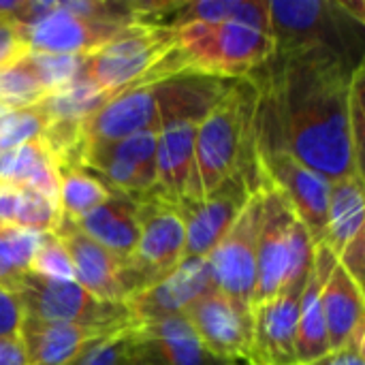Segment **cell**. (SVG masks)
<instances>
[{
  "label": "cell",
  "mask_w": 365,
  "mask_h": 365,
  "mask_svg": "<svg viewBox=\"0 0 365 365\" xmlns=\"http://www.w3.org/2000/svg\"><path fill=\"white\" fill-rule=\"evenodd\" d=\"M24 317L45 323H71L98 331H122L137 325L126 304L103 302L77 282L47 280L34 274L19 276L13 284Z\"/></svg>",
  "instance_id": "7"
},
{
  "label": "cell",
  "mask_w": 365,
  "mask_h": 365,
  "mask_svg": "<svg viewBox=\"0 0 365 365\" xmlns=\"http://www.w3.org/2000/svg\"><path fill=\"white\" fill-rule=\"evenodd\" d=\"M145 130H160L152 86L128 88L111 96L81 124L86 145L113 143Z\"/></svg>",
  "instance_id": "18"
},
{
  "label": "cell",
  "mask_w": 365,
  "mask_h": 365,
  "mask_svg": "<svg viewBox=\"0 0 365 365\" xmlns=\"http://www.w3.org/2000/svg\"><path fill=\"white\" fill-rule=\"evenodd\" d=\"M261 178L274 184L289 201L297 220L306 227L312 244L325 242L329 182L280 148H257Z\"/></svg>",
  "instance_id": "11"
},
{
  "label": "cell",
  "mask_w": 365,
  "mask_h": 365,
  "mask_svg": "<svg viewBox=\"0 0 365 365\" xmlns=\"http://www.w3.org/2000/svg\"><path fill=\"white\" fill-rule=\"evenodd\" d=\"M13 158H15L13 150H0V182H9L11 180Z\"/></svg>",
  "instance_id": "41"
},
{
  "label": "cell",
  "mask_w": 365,
  "mask_h": 365,
  "mask_svg": "<svg viewBox=\"0 0 365 365\" xmlns=\"http://www.w3.org/2000/svg\"><path fill=\"white\" fill-rule=\"evenodd\" d=\"M56 180H58V203L60 214L73 220L98 207L113 190L105 186L92 171L81 165H68L53 160Z\"/></svg>",
  "instance_id": "26"
},
{
  "label": "cell",
  "mask_w": 365,
  "mask_h": 365,
  "mask_svg": "<svg viewBox=\"0 0 365 365\" xmlns=\"http://www.w3.org/2000/svg\"><path fill=\"white\" fill-rule=\"evenodd\" d=\"M30 274L47 278V280H62V282H77L75 269L68 259V252L60 244V240L53 235V231L43 233L38 248L30 261Z\"/></svg>",
  "instance_id": "32"
},
{
  "label": "cell",
  "mask_w": 365,
  "mask_h": 365,
  "mask_svg": "<svg viewBox=\"0 0 365 365\" xmlns=\"http://www.w3.org/2000/svg\"><path fill=\"white\" fill-rule=\"evenodd\" d=\"M130 344L156 365H227L212 355L184 314H167L137 323Z\"/></svg>",
  "instance_id": "17"
},
{
  "label": "cell",
  "mask_w": 365,
  "mask_h": 365,
  "mask_svg": "<svg viewBox=\"0 0 365 365\" xmlns=\"http://www.w3.org/2000/svg\"><path fill=\"white\" fill-rule=\"evenodd\" d=\"M75 225L109 252L130 259L139 244L137 203L133 195L113 190L98 207L83 214Z\"/></svg>",
  "instance_id": "22"
},
{
  "label": "cell",
  "mask_w": 365,
  "mask_h": 365,
  "mask_svg": "<svg viewBox=\"0 0 365 365\" xmlns=\"http://www.w3.org/2000/svg\"><path fill=\"white\" fill-rule=\"evenodd\" d=\"M47 118L38 105L13 109L0 124V150H15L24 143L36 141L45 135Z\"/></svg>",
  "instance_id": "31"
},
{
  "label": "cell",
  "mask_w": 365,
  "mask_h": 365,
  "mask_svg": "<svg viewBox=\"0 0 365 365\" xmlns=\"http://www.w3.org/2000/svg\"><path fill=\"white\" fill-rule=\"evenodd\" d=\"M6 113H9V109H4V107H0V124H2V120L6 118Z\"/></svg>",
  "instance_id": "43"
},
{
  "label": "cell",
  "mask_w": 365,
  "mask_h": 365,
  "mask_svg": "<svg viewBox=\"0 0 365 365\" xmlns=\"http://www.w3.org/2000/svg\"><path fill=\"white\" fill-rule=\"evenodd\" d=\"M103 336L109 334L83 325L45 323L24 317L19 342L28 365H71L90 342Z\"/></svg>",
  "instance_id": "21"
},
{
  "label": "cell",
  "mask_w": 365,
  "mask_h": 365,
  "mask_svg": "<svg viewBox=\"0 0 365 365\" xmlns=\"http://www.w3.org/2000/svg\"><path fill=\"white\" fill-rule=\"evenodd\" d=\"M86 56L68 53H28V62L47 92H56L81 77Z\"/></svg>",
  "instance_id": "30"
},
{
  "label": "cell",
  "mask_w": 365,
  "mask_h": 365,
  "mask_svg": "<svg viewBox=\"0 0 365 365\" xmlns=\"http://www.w3.org/2000/svg\"><path fill=\"white\" fill-rule=\"evenodd\" d=\"M214 289L216 284L207 259H184L167 278L128 299L126 306L135 321L141 323L156 317L182 314L190 304Z\"/></svg>",
  "instance_id": "19"
},
{
  "label": "cell",
  "mask_w": 365,
  "mask_h": 365,
  "mask_svg": "<svg viewBox=\"0 0 365 365\" xmlns=\"http://www.w3.org/2000/svg\"><path fill=\"white\" fill-rule=\"evenodd\" d=\"M175 32L190 75L240 79L261 68L274 56L269 30H261L244 19L186 24L175 28Z\"/></svg>",
  "instance_id": "5"
},
{
  "label": "cell",
  "mask_w": 365,
  "mask_h": 365,
  "mask_svg": "<svg viewBox=\"0 0 365 365\" xmlns=\"http://www.w3.org/2000/svg\"><path fill=\"white\" fill-rule=\"evenodd\" d=\"M122 365H156L154 361H150L145 355H141L139 351H135L133 349V344H130V349H128V353H126V357H124V361Z\"/></svg>",
  "instance_id": "42"
},
{
  "label": "cell",
  "mask_w": 365,
  "mask_h": 365,
  "mask_svg": "<svg viewBox=\"0 0 365 365\" xmlns=\"http://www.w3.org/2000/svg\"><path fill=\"white\" fill-rule=\"evenodd\" d=\"M203 346L222 361H252V312L229 299L218 289L210 291L182 312Z\"/></svg>",
  "instance_id": "14"
},
{
  "label": "cell",
  "mask_w": 365,
  "mask_h": 365,
  "mask_svg": "<svg viewBox=\"0 0 365 365\" xmlns=\"http://www.w3.org/2000/svg\"><path fill=\"white\" fill-rule=\"evenodd\" d=\"M261 231L257 242V284L252 310L274 299L295 276L308 274L314 244L287 197L261 178Z\"/></svg>",
  "instance_id": "4"
},
{
  "label": "cell",
  "mask_w": 365,
  "mask_h": 365,
  "mask_svg": "<svg viewBox=\"0 0 365 365\" xmlns=\"http://www.w3.org/2000/svg\"><path fill=\"white\" fill-rule=\"evenodd\" d=\"M365 195L364 178L349 175L336 182H329V205H327V248L340 257L344 248L365 233Z\"/></svg>",
  "instance_id": "25"
},
{
  "label": "cell",
  "mask_w": 365,
  "mask_h": 365,
  "mask_svg": "<svg viewBox=\"0 0 365 365\" xmlns=\"http://www.w3.org/2000/svg\"><path fill=\"white\" fill-rule=\"evenodd\" d=\"M24 310L13 287L0 282V340H19Z\"/></svg>",
  "instance_id": "36"
},
{
  "label": "cell",
  "mask_w": 365,
  "mask_h": 365,
  "mask_svg": "<svg viewBox=\"0 0 365 365\" xmlns=\"http://www.w3.org/2000/svg\"><path fill=\"white\" fill-rule=\"evenodd\" d=\"M0 365H28L19 340H0Z\"/></svg>",
  "instance_id": "40"
},
{
  "label": "cell",
  "mask_w": 365,
  "mask_h": 365,
  "mask_svg": "<svg viewBox=\"0 0 365 365\" xmlns=\"http://www.w3.org/2000/svg\"><path fill=\"white\" fill-rule=\"evenodd\" d=\"M126 26L83 19L71 15L62 9L49 11L30 26L21 28L28 49L32 53H68V56H90L107 45Z\"/></svg>",
  "instance_id": "16"
},
{
  "label": "cell",
  "mask_w": 365,
  "mask_h": 365,
  "mask_svg": "<svg viewBox=\"0 0 365 365\" xmlns=\"http://www.w3.org/2000/svg\"><path fill=\"white\" fill-rule=\"evenodd\" d=\"M156 130H145L113 143L86 145L81 167L92 171L111 190L141 195L158 186L156 182Z\"/></svg>",
  "instance_id": "13"
},
{
  "label": "cell",
  "mask_w": 365,
  "mask_h": 365,
  "mask_svg": "<svg viewBox=\"0 0 365 365\" xmlns=\"http://www.w3.org/2000/svg\"><path fill=\"white\" fill-rule=\"evenodd\" d=\"M111 96L103 90H98L92 81L79 77L73 83L49 92L38 107L43 109L47 124L51 122H77L83 124L88 115H92L96 109H101Z\"/></svg>",
  "instance_id": "27"
},
{
  "label": "cell",
  "mask_w": 365,
  "mask_h": 365,
  "mask_svg": "<svg viewBox=\"0 0 365 365\" xmlns=\"http://www.w3.org/2000/svg\"><path fill=\"white\" fill-rule=\"evenodd\" d=\"M274 53L321 51L338 56L351 66L364 64V21L355 19L342 2L274 0L267 2Z\"/></svg>",
  "instance_id": "3"
},
{
  "label": "cell",
  "mask_w": 365,
  "mask_h": 365,
  "mask_svg": "<svg viewBox=\"0 0 365 365\" xmlns=\"http://www.w3.org/2000/svg\"><path fill=\"white\" fill-rule=\"evenodd\" d=\"M43 233L24 229H0V282L13 284L19 276L28 274L30 261L38 248Z\"/></svg>",
  "instance_id": "29"
},
{
  "label": "cell",
  "mask_w": 365,
  "mask_h": 365,
  "mask_svg": "<svg viewBox=\"0 0 365 365\" xmlns=\"http://www.w3.org/2000/svg\"><path fill=\"white\" fill-rule=\"evenodd\" d=\"M178 45L175 28L133 24L98 51L86 56L81 77L115 96L128 88L154 86L156 64Z\"/></svg>",
  "instance_id": "6"
},
{
  "label": "cell",
  "mask_w": 365,
  "mask_h": 365,
  "mask_svg": "<svg viewBox=\"0 0 365 365\" xmlns=\"http://www.w3.org/2000/svg\"><path fill=\"white\" fill-rule=\"evenodd\" d=\"M261 188L248 199L222 242L207 255L214 284L235 304L252 312L257 284V242L261 231Z\"/></svg>",
  "instance_id": "10"
},
{
  "label": "cell",
  "mask_w": 365,
  "mask_h": 365,
  "mask_svg": "<svg viewBox=\"0 0 365 365\" xmlns=\"http://www.w3.org/2000/svg\"><path fill=\"white\" fill-rule=\"evenodd\" d=\"M259 101L261 90L252 77L233 79L220 101L199 122L195 137V165L184 199H203L240 171L261 188L257 160Z\"/></svg>",
  "instance_id": "2"
},
{
  "label": "cell",
  "mask_w": 365,
  "mask_h": 365,
  "mask_svg": "<svg viewBox=\"0 0 365 365\" xmlns=\"http://www.w3.org/2000/svg\"><path fill=\"white\" fill-rule=\"evenodd\" d=\"M133 197L137 203L139 244L130 263L150 289L184 261L186 222L180 201L165 195L158 186Z\"/></svg>",
  "instance_id": "8"
},
{
  "label": "cell",
  "mask_w": 365,
  "mask_h": 365,
  "mask_svg": "<svg viewBox=\"0 0 365 365\" xmlns=\"http://www.w3.org/2000/svg\"><path fill=\"white\" fill-rule=\"evenodd\" d=\"M199 122L171 120L158 130L156 141V182L171 199L180 201L188 192L195 165V137Z\"/></svg>",
  "instance_id": "24"
},
{
  "label": "cell",
  "mask_w": 365,
  "mask_h": 365,
  "mask_svg": "<svg viewBox=\"0 0 365 365\" xmlns=\"http://www.w3.org/2000/svg\"><path fill=\"white\" fill-rule=\"evenodd\" d=\"M338 257L327 248V244H317L312 250V263L308 269V278L302 291L299 302V321H297V334H295V357L297 364H312L314 359L327 355L329 340L323 319V306H321V291L323 284L334 269Z\"/></svg>",
  "instance_id": "20"
},
{
  "label": "cell",
  "mask_w": 365,
  "mask_h": 365,
  "mask_svg": "<svg viewBox=\"0 0 365 365\" xmlns=\"http://www.w3.org/2000/svg\"><path fill=\"white\" fill-rule=\"evenodd\" d=\"M349 120H351V133H353L357 163L364 169V66H359L351 79Z\"/></svg>",
  "instance_id": "35"
},
{
  "label": "cell",
  "mask_w": 365,
  "mask_h": 365,
  "mask_svg": "<svg viewBox=\"0 0 365 365\" xmlns=\"http://www.w3.org/2000/svg\"><path fill=\"white\" fill-rule=\"evenodd\" d=\"M53 235L68 252L77 284H81L90 295L103 302L126 304L148 289L130 259H122L90 240L73 218L60 216Z\"/></svg>",
  "instance_id": "9"
},
{
  "label": "cell",
  "mask_w": 365,
  "mask_h": 365,
  "mask_svg": "<svg viewBox=\"0 0 365 365\" xmlns=\"http://www.w3.org/2000/svg\"><path fill=\"white\" fill-rule=\"evenodd\" d=\"M308 274L289 280L267 304L252 310L255 340L252 365H295V334L299 321V302Z\"/></svg>",
  "instance_id": "15"
},
{
  "label": "cell",
  "mask_w": 365,
  "mask_h": 365,
  "mask_svg": "<svg viewBox=\"0 0 365 365\" xmlns=\"http://www.w3.org/2000/svg\"><path fill=\"white\" fill-rule=\"evenodd\" d=\"M227 365H252V364H248V361H231V364H227Z\"/></svg>",
  "instance_id": "44"
},
{
  "label": "cell",
  "mask_w": 365,
  "mask_h": 365,
  "mask_svg": "<svg viewBox=\"0 0 365 365\" xmlns=\"http://www.w3.org/2000/svg\"><path fill=\"white\" fill-rule=\"evenodd\" d=\"M259 188L246 173H235L203 199H180L186 222L184 259H207V255L222 242L248 199Z\"/></svg>",
  "instance_id": "12"
},
{
  "label": "cell",
  "mask_w": 365,
  "mask_h": 365,
  "mask_svg": "<svg viewBox=\"0 0 365 365\" xmlns=\"http://www.w3.org/2000/svg\"><path fill=\"white\" fill-rule=\"evenodd\" d=\"M306 365H365L364 351L357 349V346H353V344H346L342 349L329 351L327 355H323V357L314 359L312 364Z\"/></svg>",
  "instance_id": "39"
},
{
  "label": "cell",
  "mask_w": 365,
  "mask_h": 365,
  "mask_svg": "<svg viewBox=\"0 0 365 365\" xmlns=\"http://www.w3.org/2000/svg\"><path fill=\"white\" fill-rule=\"evenodd\" d=\"M60 216H62L60 207L53 205L49 199H45L43 195H38L30 188H21L15 229H24V231H32V233H49L56 229Z\"/></svg>",
  "instance_id": "33"
},
{
  "label": "cell",
  "mask_w": 365,
  "mask_h": 365,
  "mask_svg": "<svg viewBox=\"0 0 365 365\" xmlns=\"http://www.w3.org/2000/svg\"><path fill=\"white\" fill-rule=\"evenodd\" d=\"M321 306L331 351L351 344L355 334L365 329L364 287H359L338 261L323 284Z\"/></svg>",
  "instance_id": "23"
},
{
  "label": "cell",
  "mask_w": 365,
  "mask_h": 365,
  "mask_svg": "<svg viewBox=\"0 0 365 365\" xmlns=\"http://www.w3.org/2000/svg\"><path fill=\"white\" fill-rule=\"evenodd\" d=\"M28 51L24 30L13 21L0 19V68L21 60Z\"/></svg>",
  "instance_id": "37"
},
{
  "label": "cell",
  "mask_w": 365,
  "mask_h": 365,
  "mask_svg": "<svg viewBox=\"0 0 365 365\" xmlns=\"http://www.w3.org/2000/svg\"><path fill=\"white\" fill-rule=\"evenodd\" d=\"M28 53L21 60L0 68V107L9 111L34 107L49 94L30 66Z\"/></svg>",
  "instance_id": "28"
},
{
  "label": "cell",
  "mask_w": 365,
  "mask_h": 365,
  "mask_svg": "<svg viewBox=\"0 0 365 365\" xmlns=\"http://www.w3.org/2000/svg\"><path fill=\"white\" fill-rule=\"evenodd\" d=\"M21 188L11 182H0V229H15Z\"/></svg>",
  "instance_id": "38"
},
{
  "label": "cell",
  "mask_w": 365,
  "mask_h": 365,
  "mask_svg": "<svg viewBox=\"0 0 365 365\" xmlns=\"http://www.w3.org/2000/svg\"><path fill=\"white\" fill-rule=\"evenodd\" d=\"M267 66V86H259L257 148H280L327 182L364 178L349 120L351 79L359 66L321 51L274 53Z\"/></svg>",
  "instance_id": "1"
},
{
  "label": "cell",
  "mask_w": 365,
  "mask_h": 365,
  "mask_svg": "<svg viewBox=\"0 0 365 365\" xmlns=\"http://www.w3.org/2000/svg\"><path fill=\"white\" fill-rule=\"evenodd\" d=\"M130 349V329H122L90 342L71 365H122Z\"/></svg>",
  "instance_id": "34"
},
{
  "label": "cell",
  "mask_w": 365,
  "mask_h": 365,
  "mask_svg": "<svg viewBox=\"0 0 365 365\" xmlns=\"http://www.w3.org/2000/svg\"><path fill=\"white\" fill-rule=\"evenodd\" d=\"M295 365H299V364H295Z\"/></svg>",
  "instance_id": "45"
}]
</instances>
